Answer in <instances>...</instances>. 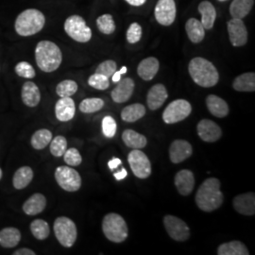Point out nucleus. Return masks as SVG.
Here are the masks:
<instances>
[{"label":"nucleus","mask_w":255,"mask_h":255,"mask_svg":"<svg viewBox=\"0 0 255 255\" xmlns=\"http://www.w3.org/2000/svg\"><path fill=\"white\" fill-rule=\"evenodd\" d=\"M197 206L203 212H214L219 209L224 201L220 190V181L217 178H208L201 183L196 193Z\"/></svg>","instance_id":"obj_1"},{"label":"nucleus","mask_w":255,"mask_h":255,"mask_svg":"<svg viewBox=\"0 0 255 255\" xmlns=\"http://www.w3.org/2000/svg\"><path fill=\"white\" fill-rule=\"evenodd\" d=\"M188 72L193 82L204 88L216 86L219 81V71L216 66L201 57L192 59L188 64Z\"/></svg>","instance_id":"obj_2"},{"label":"nucleus","mask_w":255,"mask_h":255,"mask_svg":"<svg viewBox=\"0 0 255 255\" xmlns=\"http://www.w3.org/2000/svg\"><path fill=\"white\" fill-rule=\"evenodd\" d=\"M35 61L43 72L51 73L60 67L63 62V53L53 42L41 41L35 48Z\"/></svg>","instance_id":"obj_3"},{"label":"nucleus","mask_w":255,"mask_h":255,"mask_svg":"<svg viewBox=\"0 0 255 255\" xmlns=\"http://www.w3.org/2000/svg\"><path fill=\"white\" fill-rule=\"evenodd\" d=\"M46 24V17L42 11L27 9L22 11L14 23L15 31L20 36H32L40 32Z\"/></svg>","instance_id":"obj_4"},{"label":"nucleus","mask_w":255,"mask_h":255,"mask_svg":"<svg viewBox=\"0 0 255 255\" xmlns=\"http://www.w3.org/2000/svg\"><path fill=\"white\" fill-rule=\"evenodd\" d=\"M102 231L105 237L114 243L124 242L128 236L125 219L117 213H110L103 218Z\"/></svg>","instance_id":"obj_5"},{"label":"nucleus","mask_w":255,"mask_h":255,"mask_svg":"<svg viewBox=\"0 0 255 255\" xmlns=\"http://www.w3.org/2000/svg\"><path fill=\"white\" fill-rule=\"evenodd\" d=\"M55 237L59 243L64 248H71L76 243L78 237L77 226L72 219L60 217L54 222Z\"/></svg>","instance_id":"obj_6"},{"label":"nucleus","mask_w":255,"mask_h":255,"mask_svg":"<svg viewBox=\"0 0 255 255\" xmlns=\"http://www.w3.org/2000/svg\"><path fill=\"white\" fill-rule=\"evenodd\" d=\"M55 180L64 191L76 192L82 187V177L69 165L58 166L55 170Z\"/></svg>","instance_id":"obj_7"},{"label":"nucleus","mask_w":255,"mask_h":255,"mask_svg":"<svg viewBox=\"0 0 255 255\" xmlns=\"http://www.w3.org/2000/svg\"><path fill=\"white\" fill-rule=\"evenodd\" d=\"M64 30L66 34L79 43H87L91 40L92 30L86 25L82 16L74 14L64 22Z\"/></svg>","instance_id":"obj_8"},{"label":"nucleus","mask_w":255,"mask_h":255,"mask_svg":"<svg viewBox=\"0 0 255 255\" xmlns=\"http://www.w3.org/2000/svg\"><path fill=\"white\" fill-rule=\"evenodd\" d=\"M192 113L191 104L185 100H176L167 105L163 113L165 124H175L187 119Z\"/></svg>","instance_id":"obj_9"},{"label":"nucleus","mask_w":255,"mask_h":255,"mask_svg":"<svg viewBox=\"0 0 255 255\" xmlns=\"http://www.w3.org/2000/svg\"><path fill=\"white\" fill-rule=\"evenodd\" d=\"M128 162L134 176L146 179L151 174V163L146 153L140 149H132L128 155Z\"/></svg>","instance_id":"obj_10"},{"label":"nucleus","mask_w":255,"mask_h":255,"mask_svg":"<svg viewBox=\"0 0 255 255\" xmlns=\"http://www.w3.org/2000/svg\"><path fill=\"white\" fill-rule=\"evenodd\" d=\"M164 225L168 236L175 241L184 242L189 239L190 229L182 219L167 215L164 218Z\"/></svg>","instance_id":"obj_11"},{"label":"nucleus","mask_w":255,"mask_h":255,"mask_svg":"<svg viewBox=\"0 0 255 255\" xmlns=\"http://www.w3.org/2000/svg\"><path fill=\"white\" fill-rule=\"evenodd\" d=\"M155 19L162 25H172L177 15V8L174 0H158L154 9Z\"/></svg>","instance_id":"obj_12"},{"label":"nucleus","mask_w":255,"mask_h":255,"mask_svg":"<svg viewBox=\"0 0 255 255\" xmlns=\"http://www.w3.org/2000/svg\"><path fill=\"white\" fill-rule=\"evenodd\" d=\"M231 44L236 47L245 46L248 42V29L242 19L233 18L227 23Z\"/></svg>","instance_id":"obj_13"},{"label":"nucleus","mask_w":255,"mask_h":255,"mask_svg":"<svg viewBox=\"0 0 255 255\" xmlns=\"http://www.w3.org/2000/svg\"><path fill=\"white\" fill-rule=\"evenodd\" d=\"M198 135L202 141L207 143H214L219 141L222 136V130L219 125L210 120V119H202L197 126Z\"/></svg>","instance_id":"obj_14"},{"label":"nucleus","mask_w":255,"mask_h":255,"mask_svg":"<svg viewBox=\"0 0 255 255\" xmlns=\"http://www.w3.org/2000/svg\"><path fill=\"white\" fill-rule=\"evenodd\" d=\"M193 153V147L191 144L182 139H177L173 141L169 147V158L173 164H180Z\"/></svg>","instance_id":"obj_15"},{"label":"nucleus","mask_w":255,"mask_h":255,"mask_svg":"<svg viewBox=\"0 0 255 255\" xmlns=\"http://www.w3.org/2000/svg\"><path fill=\"white\" fill-rule=\"evenodd\" d=\"M117 83V86L111 93V97L116 103H124L131 98L134 91L135 83L130 78H125Z\"/></svg>","instance_id":"obj_16"},{"label":"nucleus","mask_w":255,"mask_h":255,"mask_svg":"<svg viewBox=\"0 0 255 255\" xmlns=\"http://www.w3.org/2000/svg\"><path fill=\"white\" fill-rule=\"evenodd\" d=\"M234 208L237 213L244 216H255V195L253 192H248L235 197L233 201Z\"/></svg>","instance_id":"obj_17"},{"label":"nucleus","mask_w":255,"mask_h":255,"mask_svg":"<svg viewBox=\"0 0 255 255\" xmlns=\"http://www.w3.org/2000/svg\"><path fill=\"white\" fill-rule=\"evenodd\" d=\"M167 98H168V93L164 84H161V83L155 84L149 89L146 96L147 107L151 111H156L164 105Z\"/></svg>","instance_id":"obj_18"},{"label":"nucleus","mask_w":255,"mask_h":255,"mask_svg":"<svg viewBox=\"0 0 255 255\" xmlns=\"http://www.w3.org/2000/svg\"><path fill=\"white\" fill-rule=\"evenodd\" d=\"M174 182L177 190L182 196H189L195 187L194 174L189 169H182L176 174Z\"/></svg>","instance_id":"obj_19"},{"label":"nucleus","mask_w":255,"mask_h":255,"mask_svg":"<svg viewBox=\"0 0 255 255\" xmlns=\"http://www.w3.org/2000/svg\"><path fill=\"white\" fill-rule=\"evenodd\" d=\"M76 105L71 97L61 98L55 105V116L61 122H67L74 119Z\"/></svg>","instance_id":"obj_20"},{"label":"nucleus","mask_w":255,"mask_h":255,"mask_svg":"<svg viewBox=\"0 0 255 255\" xmlns=\"http://www.w3.org/2000/svg\"><path fill=\"white\" fill-rule=\"evenodd\" d=\"M21 99L23 103L30 108L38 106L41 101V93L36 83L32 82H25L21 90Z\"/></svg>","instance_id":"obj_21"},{"label":"nucleus","mask_w":255,"mask_h":255,"mask_svg":"<svg viewBox=\"0 0 255 255\" xmlns=\"http://www.w3.org/2000/svg\"><path fill=\"white\" fill-rule=\"evenodd\" d=\"M160 68V63L154 57H148L140 62L137 66V74L144 81L153 80Z\"/></svg>","instance_id":"obj_22"},{"label":"nucleus","mask_w":255,"mask_h":255,"mask_svg":"<svg viewBox=\"0 0 255 255\" xmlns=\"http://www.w3.org/2000/svg\"><path fill=\"white\" fill-rule=\"evenodd\" d=\"M46 207V197L41 193H35L24 202L22 209L27 216H36L41 214Z\"/></svg>","instance_id":"obj_23"},{"label":"nucleus","mask_w":255,"mask_h":255,"mask_svg":"<svg viewBox=\"0 0 255 255\" xmlns=\"http://www.w3.org/2000/svg\"><path fill=\"white\" fill-rule=\"evenodd\" d=\"M206 106L210 113L219 119L226 118L230 113L227 102L216 95H209L206 98Z\"/></svg>","instance_id":"obj_24"},{"label":"nucleus","mask_w":255,"mask_h":255,"mask_svg":"<svg viewBox=\"0 0 255 255\" xmlns=\"http://www.w3.org/2000/svg\"><path fill=\"white\" fill-rule=\"evenodd\" d=\"M185 30L189 40L194 44H200L205 37L206 29L198 19H188L185 24Z\"/></svg>","instance_id":"obj_25"},{"label":"nucleus","mask_w":255,"mask_h":255,"mask_svg":"<svg viewBox=\"0 0 255 255\" xmlns=\"http://www.w3.org/2000/svg\"><path fill=\"white\" fill-rule=\"evenodd\" d=\"M199 11L201 14V24L205 29H211L217 18V10L209 1H202L199 5Z\"/></svg>","instance_id":"obj_26"},{"label":"nucleus","mask_w":255,"mask_h":255,"mask_svg":"<svg viewBox=\"0 0 255 255\" xmlns=\"http://www.w3.org/2000/svg\"><path fill=\"white\" fill-rule=\"evenodd\" d=\"M21 241V233L14 227H6L0 231V246L5 249H12Z\"/></svg>","instance_id":"obj_27"},{"label":"nucleus","mask_w":255,"mask_h":255,"mask_svg":"<svg viewBox=\"0 0 255 255\" xmlns=\"http://www.w3.org/2000/svg\"><path fill=\"white\" fill-rule=\"evenodd\" d=\"M33 170L30 166H21L15 171L12 178V185L15 189L21 190L26 188L33 179Z\"/></svg>","instance_id":"obj_28"},{"label":"nucleus","mask_w":255,"mask_h":255,"mask_svg":"<svg viewBox=\"0 0 255 255\" xmlns=\"http://www.w3.org/2000/svg\"><path fill=\"white\" fill-rule=\"evenodd\" d=\"M124 144L132 149H141L147 144L146 137L133 129H126L122 133Z\"/></svg>","instance_id":"obj_29"},{"label":"nucleus","mask_w":255,"mask_h":255,"mask_svg":"<svg viewBox=\"0 0 255 255\" xmlns=\"http://www.w3.org/2000/svg\"><path fill=\"white\" fill-rule=\"evenodd\" d=\"M255 0H234L230 5V13L233 18L243 19L251 12Z\"/></svg>","instance_id":"obj_30"},{"label":"nucleus","mask_w":255,"mask_h":255,"mask_svg":"<svg viewBox=\"0 0 255 255\" xmlns=\"http://www.w3.org/2000/svg\"><path fill=\"white\" fill-rule=\"evenodd\" d=\"M146 116V108L141 103H133L126 106L121 112V119L128 123L136 122Z\"/></svg>","instance_id":"obj_31"},{"label":"nucleus","mask_w":255,"mask_h":255,"mask_svg":"<svg viewBox=\"0 0 255 255\" xmlns=\"http://www.w3.org/2000/svg\"><path fill=\"white\" fill-rule=\"evenodd\" d=\"M233 88L237 92H255V74L249 72L238 76L233 82Z\"/></svg>","instance_id":"obj_32"},{"label":"nucleus","mask_w":255,"mask_h":255,"mask_svg":"<svg viewBox=\"0 0 255 255\" xmlns=\"http://www.w3.org/2000/svg\"><path fill=\"white\" fill-rule=\"evenodd\" d=\"M52 138V132L49 129L40 128L32 134L30 139V144L34 149L41 150L50 144Z\"/></svg>","instance_id":"obj_33"},{"label":"nucleus","mask_w":255,"mask_h":255,"mask_svg":"<svg viewBox=\"0 0 255 255\" xmlns=\"http://www.w3.org/2000/svg\"><path fill=\"white\" fill-rule=\"evenodd\" d=\"M219 255H249V250L240 241H231L228 243H223L218 249Z\"/></svg>","instance_id":"obj_34"},{"label":"nucleus","mask_w":255,"mask_h":255,"mask_svg":"<svg viewBox=\"0 0 255 255\" xmlns=\"http://www.w3.org/2000/svg\"><path fill=\"white\" fill-rule=\"evenodd\" d=\"M30 232L38 240H45L50 235L48 223L44 219H35L30 223Z\"/></svg>","instance_id":"obj_35"},{"label":"nucleus","mask_w":255,"mask_h":255,"mask_svg":"<svg viewBox=\"0 0 255 255\" xmlns=\"http://www.w3.org/2000/svg\"><path fill=\"white\" fill-rule=\"evenodd\" d=\"M104 107V101L99 98L85 99L81 102L79 108L83 114H93L101 111Z\"/></svg>","instance_id":"obj_36"},{"label":"nucleus","mask_w":255,"mask_h":255,"mask_svg":"<svg viewBox=\"0 0 255 255\" xmlns=\"http://www.w3.org/2000/svg\"><path fill=\"white\" fill-rule=\"evenodd\" d=\"M78 83L72 80H65L60 82L56 87V93L60 98L72 97L78 91Z\"/></svg>","instance_id":"obj_37"},{"label":"nucleus","mask_w":255,"mask_h":255,"mask_svg":"<svg viewBox=\"0 0 255 255\" xmlns=\"http://www.w3.org/2000/svg\"><path fill=\"white\" fill-rule=\"evenodd\" d=\"M97 27L101 33L110 35L114 33L116 30V23L113 16L109 13H107V14L101 15L97 19Z\"/></svg>","instance_id":"obj_38"},{"label":"nucleus","mask_w":255,"mask_h":255,"mask_svg":"<svg viewBox=\"0 0 255 255\" xmlns=\"http://www.w3.org/2000/svg\"><path fill=\"white\" fill-rule=\"evenodd\" d=\"M50 152L55 157H62L67 149V140L63 135L52 138L50 144Z\"/></svg>","instance_id":"obj_39"},{"label":"nucleus","mask_w":255,"mask_h":255,"mask_svg":"<svg viewBox=\"0 0 255 255\" xmlns=\"http://www.w3.org/2000/svg\"><path fill=\"white\" fill-rule=\"evenodd\" d=\"M88 84L97 90L103 91V90H106L109 88V78H107L101 74H93L88 79Z\"/></svg>","instance_id":"obj_40"},{"label":"nucleus","mask_w":255,"mask_h":255,"mask_svg":"<svg viewBox=\"0 0 255 255\" xmlns=\"http://www.w3.org/2000/svg\"><path fill=\"white\" fill-rule=\"evenodd\" d=\"M63 156H64L65 164L69 166H79L82 163V155L75 147H70L66 149V151L64 152Z\"/></svg>","instance_id":"obj_41"},{"label":"nucleus","mask_w":255,"mask_h":255,"mask_svg":"<svg viewBox=\"0 0 255 255\" xmlns=\"http://www.w3.org/2000/svg\"><path fill=\"white\" fill-rule=\"evenodd\" d=\"M14 71L17 76L24 79H33L36 75V72L33 66L27 62H20L15 65Z\"/></svg>","instance_id":"obj_42"},{"label":"nucleus","mask_w":255,"mask_h":255,"mask_svg":"<svg viewBox=\"0 0 255 255\" xmlns=\"http://www.w3.org/2000/svg\"><path fill=\"white\" fill-rule=\"evenodd\" d=\"M118 124L117 121L111 116H107L102 119V132L107 138H113L117 133Z\"/></svg>","instance_id":"obj_43"},{"label":"nucleus","mask_w":255,"mask_h":255,"mask_svg":"<svg viewBox=\"0 0 255 255\" xmlns=\"http://www.w3.org/2000/svg\"><path fill=\"white\" fill-rule=\"evenodd\" d=\"M118 65L113 60H107L102 62L96 69V73L101 74L107 78H111L114 73L117 71Z\"/></svg>","instance_id":"obj_44"},{"label":"nucleus","mask_w":255,"mask_h":255,"mask_svg":"<svg viewBox=\"0 0 255 255\" xmlns=\"http://www.w3.org/2000/svg\"><path fill=\"white\" fill-rule=\"evenodd\" d=\"M142 37V27L138 23H132L127 30V41L129 44H136Z\"/></svg>","instance_id":"obj_45"},{"label":"nucleus","mask_w":255,"mask_h":255,"mask_svg":"<svg viewBox=\"0 0 255 255\" xmlns=\"http://www.w3.org/2000/svg\"><path fill=\"white\" fill-rule=\"evenodd\" d=\"M127 73V67L126 66H123L119 71H116L114 75L112 76V80H113V82H119L120 80H121V75H123V74Z\"/></svg>","instance_id":"obj_46"},{"label":"nucleus","mask_w":255,"mask_h":255,"mask_svg":"<svg viewBox=\"0 0 255 255\" xmlns=\"http://www.w3.org/2000/svg\"><path fill=\"white\" fill-rule=\"evenodd\" d=\"M13 255H35L36 254L30 250V249H27V248H22V249H19L17 251H15L13 254Z\"/></svg>","instance_id":"obj_47"},{"label":"nucleus","mask_w":255,"mask_h":255,"mask_svg":"<svg viewBox=\"0 0 255 255\" xmlns=\"http://www.w3.org/2000/svg\"><path fill=\"white\" fill-rule=\"evenodd\" d=\"M121 164V160L119 158H113L111 161H109L108 165H109L111 170H115L119 167V165Z\"/></svg>","instance_id":"obj_48"},{"label":"nucleus","mask_w":255,"mask_h":255,"mask_svg":"<svg viewBox=\"0 0 255 255\" xmlns=\"http://www.w3.org/2000/svg\"><path fill=\"white\" fill-rule=\"evenodd\" d=\"M127 170H126L124 167H122V169H121L120 171H119V172H116V173L114 174L115 178H116L118 181H121V180L125 179V178L127 177Z\"/></svg>","instance_id":"obj_49"},{"label":"nucleus","mask_w":255,"mask_h":255,"mask_svg":"<svg viewBox=\"0 0 255 255\" xmlns=\"http://www.w3.org/2000/svg\"><path fill=\"white\" fill-rule=\"evenodd\" d=\"M129 5L134 6V7H139L142 6L146 3V0H125Z\"/></svg>","instance_id":"obj_50"},{"label":"nucleus","mask_w":255,"mask_h":255,"mask_svg":"<svg viewBox=\"0 0 255 255\" xmlns=\"http://www.w3.org/2000/svg\"><path fill=\"white\" fill-rule=\"evenodd\" d=\"M2 175H3V173H2V169L0 168V180L2 179Z\"/></svg>","instance_id":"obj_51"},{"label":"nucleus","mask_w":255,"mask_h":255,"mask_svg":"<svg viewBox=\"0 0 255 255\" xmlns=\"http://www.w3.org/2000/svg\"><path fill=\"white\" fill-rule=\"evenodd\" d=\"M219 1H221V2H223V1H227V0H219Z\"/></svg>","instance_id":"obj_52"}]
</instances>
